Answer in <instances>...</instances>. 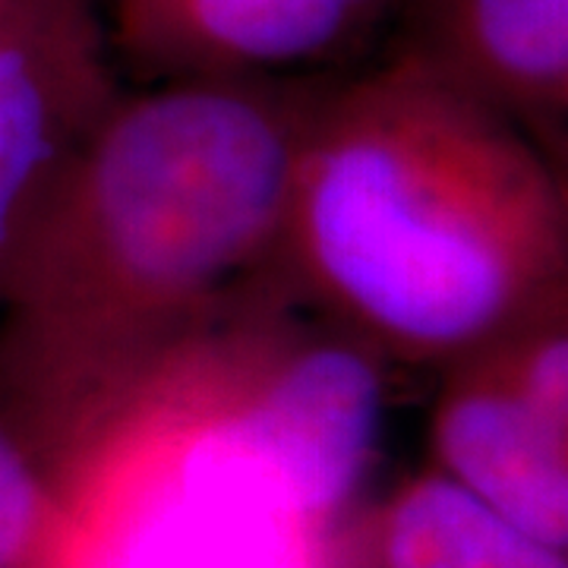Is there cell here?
Wrapping results in <instances>:
<instances>
[{"instance_id":"6da1fadb","label":"cell","mask_w":568,"mask_h":568,"mask_svg":"<svg viewBox=\"0 0 568 568\" xmlns=\"http://www.w3.org/2000/svg\"><path fill=\"white\" fill-rule=\"evenodd\" d=\"M325 73L164 80L63 164L0 291V410L95 534L209 345L282 287L284 215Z\"/></svg>"},{"instance_id":"7a4b0ae2","label":"cell","mask_w":568,"mask_h":568,"mask_svg":"<svg viewBox=\"0 0 568 568\" xmlns=\"http://www.w3.org/2000/svg\"><path fill=\"white\" fill-rule=\"evenodd\" d=\"M278 275L388 366L436 373L568 287L566 168L398 54L328 77Z\"/></svg>"},{"instance_id":"3957f363","label":"cell","mask_w":568,"mask_h":568,"mask_svg":"<svg viewBox=\"0 0 568 568\" xmlns=\"http://www.w3.org/2000/svg\"><path fill=\"white\" fill-rule=\"evenodd\" d=\"M392 366L338 325L268 291L209 345L164 414L149 467L209 443L316 540L347 506L383 429Z\"/></svg>"},{"instance_id":"277c9868","label":"cell","mask_w":568,"mask_h":568,"mask_svg":"<svg viewBox=\"0 0 568 568\" xmlns=\"http://www.w3.org/2000/svg\"><path fill=\"white\" fill-rule=\"evenodd\" d=\"M429 467L568 549V287L436 369Z\"/></svg>"},{"instance_id":"5b68a950","label":"cell","mask_w":568,"mask_h":568,"mask_svg":"<svg viewBox=\"0 0 568 568\" xmlns=\"http://www.w3.org/2000/svg\"><path fill=\"white\" fill-rule=\"evenodd\" d=\"M95 0H0V291L48 190L123 92Z\"/></svg>"},{"instance_id":"8992f818","label":"cell","mask_w":568,"mask_h":568,"mask_svg":"<svg viewBox=\"0 0 568 568\" xmlns=\"http://www.w3.org/2000/svg\"><path fill=\"white\" fill-rule=\"evenodd\" d=\"M398 0H111L114 58L142 82L316 77Z\"/></svg>"},{"instance_id":"52a82bcc","label":"cell","mask_w":568,"mask_h":568,"mask_svg":"<svg viewBox=\"0 0 568 568\" xmlns=\"http://www.w3.org/2000/svg\"><path fill=\"white\" fill-rule=\"evenodd\" d=\"M392 54L568 164V0H398Z\"/></svg>"},{"instance_id":"ba28073f","label":"cell","mask_w":568,"mask_h":568,"mask_svg":"<svg viewBox=\"0 0 568 568\" xmlns=\"http://www.w3.org/2000/svg\"><path fill=\"white\" fill-rule=\"evenodd\" d=\"M316 568H568L556 549L424 467L386 496L347 506L313 540Z\"/></svg>"},{"instance_id":"9c48e42d","label":"cell","mask_w":568,"mask_h":568,"mask_svg":"<svg viewBox=\"0 0 568 568\" xmlns=\"http://www.w3.org/2000/svg\"><path fill=\"white\" fill-rule=\"evenodd\" d=\"M95 534L0 410V568H89Z\"/></svg>"},{"instance_id":"30bf717a","label":"cell","mask_w":568,"mask_h":568,"mask_svg":"<svg viewBox=\"0 0 568 568\" xmlns=\"http://www.w3.org/2000/svg\"><path fill=\"white\" fill-rule=\"evenodd\" d=\"M313 568H316V566H313Z\"/></svg>"}]
</instances>
